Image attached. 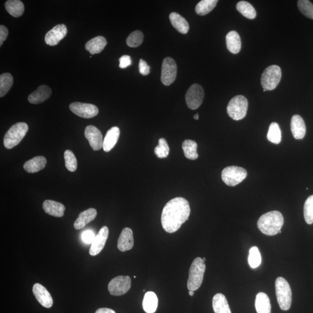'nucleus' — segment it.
<instances>
[{"label": "nucleus", "instance_id": "14", "mask_svg": "<svg viewBox=\"0 0 313 313\" xmlns=\"http://www.w3.org/2000/svg\"><path fill=\"white\" fill-rule=\"evenodd\" d=\"M67 34V29L63 24H58L50 30L45 37L46 44L50 46H55L59 44Z\"/></svg>", "mask_w": 313, "mask_h": 313}, {"label": "nucleus", "instance_id": "9", "mask_svg": "<svg viewBox=\"0 0 313 313\" xmlns=\"http://www.w3.org/2000/svg\"><path fill=\"white\" fill-rule=\"evenodd\" d=\"M177 75V65L173 58H165L162 64L161 80L165 86L173 84Z\"/></svg>", "mask_w": 313, "mask_h": 313}, {"label": "nucleus", "instance_id": "20", "mask_svg": "<svg viewBox=\"0 0 313 313\" xmlns=\"http://www.w3.org/2000/svg\"><path fill=\"white\" fill-rule=\"evenodd\" d=\"M120 131L117 127H113L107 132L103 139V149L104 152L111 151L119 139Z\"/></svg>", "mask_w": 313, "mask_h": 313}, {"label": "nucleus", "instance_id": "10", "mask_svg": "<svg viewBox=\"0 0 313 313\" xmlns=\"http://www.w3.org/2000/svg\"><path fill=\"white\" fill-rule=\"evenodd\" d=\"M204 98V91L201 86L197 84H193L186 94L187 105L190 109H197L203 102Z\"/></svg>", "mask_w": 313, "mask_h": 313}, {"label": "nucleus", "instance_id": "17", "mask_svg": "<svg viewBox=\"0 0 313 313\" xmlns=\"http://www.w3.org/2000/svg\"><path fill=\"white\" fill-rule=\"evenodd\" d=\"M134 244L133 230L128 228L122 230L118 240V249L121 252L131 250L134 247Z\"/></svg>", "mask_w": 313, "mask_h": 313}, {"label": "nucleus", "instance_id": "26", "mask_svg": "<svg viewBox=\"0 0 313 313\" xmlns=\"http://www.w3.org/2000/svg\"><path fill=\"white\" fill-rule=\"evenodd\" d=\"M227 47L233 54H237L241 48V41L240 35L235 31L230 32L226 38Z\"/></svg>", "mask_w": 313, "mask_h": 313}, {"label": "nucleus", "instance_id": "28", "mask_svg": "<svg viewBox=\"0 0 313 313\" xmlns=\"http://www.w3.org/2000/svg\"><path fill=\"white\" fill-rule=\"evenodd\" d=\"M255 309L257 313H271V301L269 296L265 293H259L257 294Z\"/></svg>", "mask_w": 313, "mask_h": 313}, {"label": "nucleus", "instance_id": "2", "mask_svg": "<svg viewBox=\"0 0 313 313\" xmlns=\"http://www.w3.org/2000/svg\"><path fill=\"white\" fill-rule=\"evenodd\" d=\"M284 225V217L279 211L269 212L261 216L257 221V228L267 235H277Z\"/></svg>", "mask_w": 313, "mask_h": 313}, {"label": "nucleus", "instance_id": "37", "mask_svg": "<svg viewBox=\"0 0 313 313\" xmlns=\"http://www.w3.org/2000/svg\"><path fill=\"white\" fill-rule=\"evenodd\" d=\"M143 35L139 30H136L131 33L127 39V44L129 47L136 48L142 44Z\"/></svg>", "mask_w": 313, "mask_h": 313}, {"label": "nucleus", "instance_id": "18", "mask_svg": "<svg viewBox=\"0 0 313 313\" xmlns=\"http://www.w3.org/2000/svg\"><path fill=\"white\" fill-rule=\"evenodd\" d=\"M51 89L47 85H41L37 90L30 94L28 100L32 104H39L44 102L51 97Z\"/></svg>", "mask_w": 313, "mask_h": 313}, {"label": "nucleus", "instance_id": "27", "mask_svg": "<svg viewBox=\"0 0 313 313\" xmlns=\"http://www.w3.org/2000/svg\"><path fill=\"white\" fill-rule=\"evenodd\" d=\"M213 307L215 313H232L228 300L222 293H217L214 296Z\"/></svg>", "mask_w": 313, "mask_h": 313}, {"label": "nucleus", "instance_id": "19", "mask_svg": "<svg viewBox=\"0 0 313 313\" xmlns=\"http://www.w3.org/2000/svg\"><path fill=\"white\" fill-rule=\"evenodd\" d=\"M291 131L296 139H302L306 133V127L301 116L294 115L291 122Z\"/></svg>", "mask_w": 313, "mask_h": 313}, {"label": "nucleus", "instance_id": "47", "mask_svg": "<svg viewBox=\"0 0 313 313\" xmlns=\"http://www.w3.org/2000/svg\"><path fill=\"white\" fill-rule=\"evenodd\" d=\"M189 294L190 296H193L195 294L194 291H189Z\"/></svg>", "mask_w": 313, "mask_h": 313}, {"label": "nucleus", "instance_id": "34", "mask_svg": "<svg viewBox=\"0 0 313 313\" xmlns=\"http://www.w3.org/2000/svg\"><path fill=\"white\" fill-rule=\"evenodd\" d=\"M236 8L239 12L248 19L253 20L256 18V12L249 2L245 1L238 2Z\"/></svg>", "mask_w": 313, "mask_h": 313}, {"label": "nucleus", "instance_id": "39", "mask_svg": "<svg viewBox=\"0 0 313 313\" xmlns=\"http://www.w3.org/2000/svg\"><path fill=\"white\" fill-rule=\"evenodd\" d=\"M64 161H65V166L70 172H75L78 168V161L76 156L71 150H67L64 153Z\"/></svg>", "mask_w": 313, "mask_h": 313}, {"label": "nucleus", "instance_id": "6", "mask_svg": "<svg viewBox=\"0 0 313 313\" xmlns=\"http://www.w3.org/2000/svg\"><path fill=\"white\" fill-rule=\"evenodd\" d=\"M248 107L247 98L242 95H237L230 100L227 107V112L234 120H241L246 116Z\"/></svg>", "mask_w": 313, "mask_h": 313}, {"label": "nucleus", "instance_id": "4", "mask_svg": "<svg viewBox=\"0 0 313 313\" xmlns=\"http://www.w3.org/2000/svg\"><path fill=\"white\" fill-rule=\"evenodd\" d=\"M29 131V126L25 122H18L12 126L5 134L4 145L6 148L11 149L17 146Z\"/></svg>", "mask_w": 313, "mask_h": 313}, {"label": "nucleus", "instance_id": "8", "mask_svg": "<svg viewBox=\"0 0 313 313\" xmlns=\"http://www.w3.org/2000/svg\"><path fill=\"white\" fill-rule=\"evenodd\" d=\"M247 176V172L244 168L237 166H230L224 169L222 179L226 185L235 186L240 184Z\"/></svg>", "mask_w": 313, "mask_h": 313}, {"label": "nucleus", "instance_id": "44", "mask_svg": "<svg viewBox=\"0 0 313 313\" xmlns=\"http://www.w3.org/2000/svg\"><path fill=\"white\" fill-rule=\"evenodd\" d=\"M119 66L121 69H125L132 64L131 58L129 55H124L119 59Z\"/></svg>", "mask_w": 313, "mask_h": 313}, {"label": "nucleus", "instance_id": "30", "mask_svg": "<svg viewBox=\"0 0 313 313\" xmlns=\"http://www.w3.org/2000/svg\"><path fill=\"white\" fill-rule=\"evenodd\" d=\"M6 10L15 18L21 17L24 11L23 2L20 0H8L5 3Z\"/></svg>", "mask_w": 313, "mask_h": 313}, {"label": "nucleus", "instance_id": "23", "mask_svg": "<svg viewBox=\"0 0 313 313\" xmlns=\"http://www.w3.org/2000/svg\"><path fill=\"white\" fill-rule=\"evenodd\" d=\"M47 164V159L43 156H37L24 163L23 168L27 173L32 174L43 170Z\"/></svg>", "mask_w": 313, "mask_h": 313}, {"label": "nucleus", "instance_id": "51", "mask_svg": "<svg viewBox=\"0 0 313 313\" xmlns=\"http://www.w3.org/2000/svg\"><path fill=\"white\" fill-rule=\"evenodd\" d=\"M266 90H263V92H266Z\"/></svg>", "mask_w": 313, "mask_h": 313}, {"label": "nucleus", "instance_id": "1", "mask_svg": "<svg viewBox=\"0 0 313 313\" xmlns=\"http://www.w3.org/2000/svg\"><path fill=\"white\" fill-rule=\"evenodd\" d=\"M190 214L189 203L185 198L176 197L172 199L162 210V228L169 233L176 232L189 219Z\"/></svg>", "mask_w": 313, "mask_h": 313}, {"label": "nucleus", "instance_id": "16", "mask_svg": "<svg viewBox=\"0 0 313 313\" xmlns=\"http://www.w3.org/2000/svg\"><path fill=\"white\" fill-rule=\"evenodd\" d=\"M33 293L38 301L46 308H51L53 305V299L48 290L40 284L33 285Z\"/></svg>", "mask_w": 313, "mask_h": 313}, {"label": "nucleus", "instance_id": "45", "mask_svg": "<svg viewBox=\"0 0 313 313\" xmlns=\"http://www.w3.org/2000/svg\"><path fill=\"white\" fill-rule=\"evenodd\" d=\"M8 35V30L4 25L0 26V46H2L3 42L7 39Z\"/></svg>", "mask_w": 313, "mask_h": 313}, {"label": "nucleus", "instance_id": "38", "mask_svg": "<svg viewBox=\"0 0 313 313\" xmlns=\"http://www.w3.org/2000/svg\"><path fill=\"white\" fill-rule=\"evenodd\" d=\"M170 149L167 140L164 138H160L158 140V145L155 149V155L159 158L167 157Z\"/></svg>", "mask_w": 313, "mask_h": 313}, {"label": "nucleus", "instance_id": "31", "mask_svg": "<svg viewBox=\"0 0 313 313\" xmlns=\"http://www.w3.org/2000/svg\"><path fill=\"white\" fill-rule=\"evenodd\" d=\"M184 154L187 158L195 160L198 157L197 144L194 140H185L182 144Z\"/></svg>", "mask_w": 313, "mask_h": 313}, {"label": "nucleus", "instance_id": "36", "mask_svg": "<svg viewBox=\"0 0 313 313\" xmlns=\"http://www.w3.org/2000/svg\"><path fill=\"white\" fill-rule=\"evenodd\" d=\"M262 262L260 253L259 248L257 247L251 248L249 251V256H248V263L252 269L258 268Z\"/></svg>", "mask_w": 313, "mask_h": 313}, {"label": "nucleus", "instance_id": "49", "mask_svg": "<svg viewBox=\"0 0 313 313\" xmlns=\"http://www.w3.org/2000/svg\"><path fill=\"white\" fill-rule=\"evenodd\" d=\"M202 260H203L204 262H205V260H206V259H205V257H203V258H202Z\"/></svg>", "mask_w": 313, "mask_h": 313}, {"label": "nucleus", "instance_id": "42", "mask_svg": "<svg viewBox=\"0 0 313 313\" xmlns=\"http://www.w3.org/2000/svg\"><path fill=\"white\" fill-rule=\"evenodd\" d=\"M95 237L94 233L90 230H87L82 234V240L87 244L93 243Z\"/></svg>", "mask_w": 313, "mask_h": 313}, {"label": "nucleus", "instance_id": "11", "mask_svg": "<svg viewBox=\"0 0 313 313\" xmlns=\"http://www.w3.org/2000/svg\"><path fill=\"white\" fill-rule=\"evenodd\" d=\"M131 287V280L128 276H118L109 282L108 290L113 296H121L127 293Z\"/></svg>", "mask_w": 313, "mask_h": 313}, {"label": "nucleus", "instance_id": "5", "mask_svg": "<svg viewBox=\"0 0 313 313\" xmlns=\"http://www.w3.org/2000/svg\"><path fill=\"white\" fill-rule=\"evenodd\" d=\"M275 285L278 305L282 311H287L290 309L292 303V291L290 285L282 277L276 279Z\"/></svg>", "mask_w": 313, "mask_h": 313}, {"label": "nucleus", "instance_id": "40", "mask_svg": "<svg viewBox=\"0 0 313 313\" xmlns=\"http://www.w3.org/2000/svg\"><path fill=\"white\" fill-rule=\"evenodd\" d=\"M304 217L309 225L313 223V195L307 199L304 205Z\"/></svg>", "mask_w": 313, "mask_h": 313}, {"label": "nucleus", "instance_id": "33", "mask_svg": "<svg viewBox=\"0 0 313 313\" xmlns=\"http://www.w3.org/2000/svg\"><path fill=\"white\" fill-rule=\"evenodd\" d=\"M13 83V77L10 73L1 74L0 76V97H4L8 93Z\"/></svg>", "mask_w": 313, "mask_h": 313}, {"label": "nucleus", "instance_id": "3", "mask_svg": "<svg viewBox=\"0 0 313 313\" xmlns=\"http://www.w3.org/2000/svg\"><path fill=\"white\" fill-rule=\"evenodd\" d=\"M205 268L206 266L201 257H197L193 261L190 266L188 281V288L189 291H195L201 287Z\"/></svg>", "mask_w": 313, "mask_h": 313}, {"label": "nucleus", "instance_id": "24", "mask_svg": "<svg viewBox=\"0 0 313 313\" xmlns=\"http://www.w3.org/2000/svg\"><path fill=\"white\" fill-rule=\"evenodd\" d=\"M170 20L172 25L180 33L185 35L189 30V24L183 17L176 12H172L170 15Z\"/></svg>", "mask_w": 313, "mask_h": 313}, {"label": "nucleus", "instance_id": "25", "mask_svg": "<svg viewBox=\"0 0 313 313\" xmlns=\"http://www.w3.org/2000/svg\"><path fill=\"white\" fill-rule=\"evenodd\" d=\"M107 43L106 39L104 37L97 36L86 43L85 49L92 55L99 54L104 50Z\"/></svg>", "mask_w": 313, "mask_h": 313}, {"label": "nucleus", "instance_id": "50", "mask_svg": "<svg viewBox=\"0 0 313 313\" xmlns=\"http://www.w3.org/2000/svg\"><path fill=\"white\" fill-rule=\"evenodd\" d=\"M279 233V234H281V230H280V231H279V233Z\"/></svg>", "mask_w": 313, "mask_h": 313}, {"label": "nucleus", "instance_id": "7", "mask_svg": "<svg viewBox=\"0 0 313 313\" xmlns=\"http://www.w3.org/2000/svg\"><path fill=\"white\" fill-rule=\"evenodd\" d=\"M282 76L281 69L277 65L270 66L263 72L261 77V85L263 90L272 91L280 83Z\"/></svg>", "mask_w": 313, "mask_h": 313}, {"label": "nucleus", "instance_id": "13", "mask_svg": "<svg viewBox=\"0 0 313 313\" xmlns=\"http://www.w3.org/2000/svg\"><path fill=\"white\" fill-rule=\"evenodd\" d=\"M84 134L94 151H98L103 148L102 134L97 127L93 125L87 126L85 128Z\"/></svg>", "mask_w": 313, "mask_h": 313}, {"label": "nucleus", "instance_id": "21", "mask_svg": "<svg viewBox=\"0 0 313 313\" xmlns=\"http://www.w3.org/2000/svg\"><path fill=\"white\" fill-rule=\"evenodd\" d=\"M97 215V211L95 209L89 208L79 214L78 218L74 223V227L76 230L84 228L87 224L94 220Z\"/></svg>", "mask_w": 313, "mask_h": 313}, {"label": "nucleus", "instance_id": "32", "mask_svg": "<svg viewBox=\"0 0 313 313\" xmlns=\"http://www.w3.org/2000/svg\"><path fill=\"white\" fill-rule=\"evenodd\" d=\"M217 2V0H202L196 5V12L200 16H204L214 10Z\"/></svg>", "mask_w": 313, "mask_h": 313}, {"label": "nucleus", "instance_id": "22", "mask_svg": "<svg viewBox=\"0 0 313 313\" xmlns=\"http://www.w3.org/2000/svg\"><path fill=\"white\" fill-rule=\"evenodd\" d=\"M42 208L46 213L55 217L63 216L64 211H65V207L64 205L50 199H47L44 202Z\"/></svg>", "mask_w": 313, "mask_h": 313}, {"label": "nucleus", "instance_id": "46", "mask_svg": "<svg viewBox=\"0 0 313 313\" xmlns=\"http://www.w3.org/2000/svg\"><path fill=\"white\" fill-rule=\"evenodd\" d=\"M95 313H116L112 309L109 308H100Z\"/></svg>", "mask_w": 313, "mask_h": 313}, {"label": "nucleus", "instance_id": "35", "mask_svg": "<svg viewBox=\"0 0 313 313\" xmlns=\"http://www.w3.org/2000/svg\"><path fill=\"white\" fill-rule=\"evenodd\" d=\"M268 139L273 143L279 144L281 141V131L280 126L277 122H272L270 125L268 136Z\"/></svg>", "mask_w": 313, "mask_h": 313}, {"label": "nucleus", "instance_id": "15", "mask_svg": "<svg viewBox=\"0 0 313 313\" xmlns=\"http://www.w3.org/2000/svg\"><path fill=\"white\" fill-rule=\"evenodd\" d=\"M109 229L107 226H103L95 237L90 250L91 256H96L102 251L106 244L109 236Z\"/></svg>", "mask_w": 313, "mask_h": 313}, {"label": "nucleus", "instance_id": "41", "mask_svg": "<svg viewBox=\"0 0 313 313\" xmlns=\"http://www.w3.org/2000/svg\"><path fill=\"white\" fill-rule=\"evenodd\" d=\"M297 6L301 13L305 17L313 20V4L308 0H299Z\"/></svg>", "mask_w": 313, "mask_h": 313}, {"label": "nucleus", "instance_id": "29", "mask_svg": "<svg viewBox=\"0 0 313 313\" xmlns=\"http://www.w3.org/2000/svg\"><path fill=\"white\" fill-rule=\"evenodd\" d=\"M142 306L147 313H155L158 306V298L156 294L152 291L147 292L144 296Z\"/></svg>", "mask_w": 313, "mask_h": 313}, {"label": "nucleus", "instance_id": "48", "mask_svg": "<svg viewBox=\"0 0 313 313\" xmlns=\"http://www.w3.org/2000/svg\"><path fill=\"white\" fill-rule=\"evenodd\" d=\"M194 118L196 119V120H197V119H199V115L198 114H196L194 116Z\"/></svg>", "mask_w": 313, "mask_h": 313}, {"label": "nucleus", "instance_id": "43", "mask_svg": "<svg viewBox=\"0 0 313 313\" xmlns=\"http://www.w3.org/2000/svg\"><path fill=\"white\" fill-rule=\"evenodd\" d=\"M139 72L143 76L148 75L150 72V67L142 59H140L139 64Z\"/></svg>", "mask_w": 313, "mask_h": 313}, {"label": "nucleus", "instance_id": "12", "mask_svg": "<svg viewBox=\"0 0 313 313\" xmlns=\"http://www.w3.org/2000/svg\"><path fill=\"white\" fill-rule=\"evenodd\" d=\"M69 108L74 114L84 118H93L99 113L98 107L93 104L74 102L70 104Z\"/></svg>", "mask_w": 313, "mask_h": 313}]
</instances>
